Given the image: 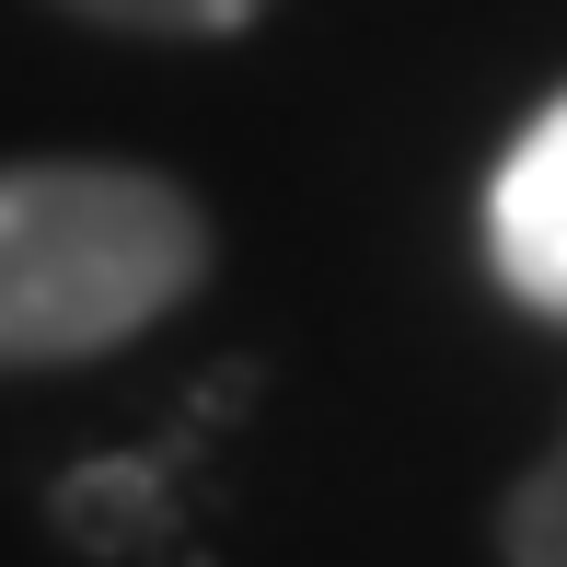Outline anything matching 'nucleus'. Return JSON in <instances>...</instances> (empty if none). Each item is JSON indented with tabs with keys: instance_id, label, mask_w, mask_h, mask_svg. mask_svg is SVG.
<instances>
[{
	"instance_id": "1",
	"label": "nucleus",
	"mask_w": 567,
	"mask_h": 567,
	"mask_svg": "<svg viewBox=\"0 0 567 567\" xmlns=\"http://www.w3.org/2000/svg\"><path fill=\"white\" fill-rule=\"evenodd\" d=\"M209 267V220L140 163H0V371L127 348Z\"/></svg>"
},
{
	"instance_id": "3",
	"label": "nucleus",
	"mask_w": 567,
	"mask_h": 567,
	"mask_svg": "<svg viewBox=\"0 0 567 567\" xmlns=\"http://www.w3.org/2000/svg\"><path fill=\"white\" fill-rule=\"evenodd\" d=\"M59 12L116 23V35H231V23H255L267 0H59Z\"/></svg>"
},
{
	"instance_id": "5",
	"label": "nucleus",
	"mask_w": 567,
	"mask_h": 567,
	"mask_svg": "<svg viewBox=\"0 0 567 567\" xmlns=\"http://www.w3.org/2000/svg\"><path fill=\"white\" fill-rule=\"evenodd\" d=\"M509 567H567V441L533 463V486L509 498Z\"/></svg>"
},
{
	"instance_id": "2",
	"label": "nucleus",
	"mask_w": 567,
	"mask_h": 567,
	"mask_svg": "<svg viewBox=\"0 0 567 567\" xmlns=\"http://www.w3.org/2000/svg\"><path fill=\"white\" fill-rule=\"evenodd\" d=\"M486 255L533 313L567 324V93L509 140L498 186H486Z\"/></svg>"
},
{
	"instance_id": "4",
	"label": "nucleus",
	"mask_w": 567,
	"mask_h": 567,
	"mask_svg": "<svg viewBox=\"0 0 567 567\" xmlns=\"http://www.w3.org/2000/svg\"><path fill=\"white\" fill-rule=\"evenodd\" d=\"M151 509H163V486H151L140 463H93V475L70 486V533H82V545H127Z\"/></svg>"
}]
</instances>
